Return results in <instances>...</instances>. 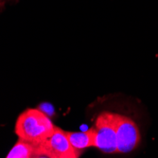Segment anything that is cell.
<instances>
[{
	"instance_id": "obj_5",
	"label": "cell",
	"mask_w": 158,
	"mask_h": 158,
	"mask_svg": "<svg viewBox=\"0 0 158 158\" xmlns=\"http://www.w3.org/2000/svg\"><path fill=\"white\" fill-rule=\"evenodd\" d=\"M66 135L74 149L81 152L91 147H96V130L90 128L83 132H66Z\"/></svg>"
},
{
	"instance_id": "obj_6",
	"label": "cell",
	"mask_w": 158,
	"mask_h": 158,
	"mask_svg": "<svg viewBox=\"0 0 158 158\" xmlns=\"http://www.w3.org/2000/svg\"><path fill=\"white\" fill-rule=\"evenodd\" d=\"M31 157H39L37 145L20 138H18V141L15 143V145L10 149L9 153L6 155V158H31Z\"/></svg>"
},
{
	"instance_id": "obj_3",
	"label": "cell",
	"mask_w": 158,
	"mask_h": 158,
	"mask_svg": "<svg viewBox=\"0 0 158 158\" xmlns=\"http://www.w3.org/2000/svg\"><path fill=\"white\" fill-rule=\"evenodd\" d=\"M117 118L118 114L102 112L95 122L96 147L105 153L118 152L117 145Z\"/></svg>"
},
{
	"instance_id": "obj_4",
	"label": "cell",
	"mask_w": 158,
	"mask_h": 158,
	"mask_svg": "<svg viewBox=\"0 0 158 158\" xmlns=\"http://www.w3.org/2000/svg\"><path fill=\"white\" fill-rule=\"evenodd\" d=\"M116 129L118 152L129 153L137 148L141 135L137 124L132 118L118 114Z\"/></svg>"
},
{
	"instance_id": "obj_1",
	"label": "cell",
	"mask_w": 158,
	"mask_h": 158,
	"mask_svg": "<svg viewBox=\"0 0 158 158\" xmlns=\"http://www.w3.org/2000/svg\"><path fill=\"white\" fill-rule=\"evenodd\" d=\"M55 125L44 111L28 108L18 116L14 133L18 138L38 145L50 135Z\"/></svg>"
},
{
	"instance_id": "obj_2",
	"label": "cell",
	"mask_w": 158,
	"mask_h": 158,
	"mask_svg": "<svg viewBox=\"0 0 158 158\" xmlns=\"http://www.w3.org/2000/svg\"><path fill=\"white\" fill-rule=\"evenodd\" d=\"M39 157L79 158L81 152L71 145L66 132L55 126L53 131L37 145Z\"/></svg>"
}]
</instances>
